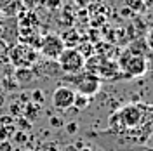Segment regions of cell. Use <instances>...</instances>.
<instances>
[{"mask_svg":"<svg viewBox=\"0 0 153 151\" xmlns=\"http://www.w3.org/2000/svg\"><path fill=\"white\" fill-rule=\"evenodd\" d=\"M57 64L61 66L63 71L76 75L85 66V56L75 47H66L63 50V54L59 56V59H57Z\"/></svg>","mask_w":153,"mask_h":151,"instance_id":"obj_1","label":"cell"},{"mask_svg":"<svg viewBox=\"0 0 153 151\" xmlns=\"http://www.w3.org/2000/svg\"><path fill=\"white\" fill-rule=\"evenodd\" d=\"M120 68H122V71L127 73L129 76H141V75L146 73L148 63H146L144 56H141L139 52L127 50L124 56L120 57Z\"/></svg>","mask_w":153,"mask_h":151,"instance_id":"obj_2","label":"cell"},{"mask_svg":"<svg viewBox=\"0 0 153 151\" xmlns=\"http://www.w3.org/2000/svg\"><path fill=\"white\" fill-rule=\"evenodd\" d=\"M65 49H66L65 40L59 37V35L49 33V35H45V37L40 40V52H42L44 57H47L51 61H57Z\"/></svg>","mask_w":153,"mask_h":151,"instance_id":"obj_3","label":"cell"},{"mask_svg":"<svg viewBox=\"0 0 153 151\" xmlns=\"http://www.w3.org/2000/svg\"><path fill=\"white\" fill-rule=\"evenodd\" d=\"M35 56H37V52L26 44H19L10 50V61L18 68H30L35 61Z\"/></svg>","mask_w":153,"mask_h":151,"instance_id":"obj_4","label":"cell"},{"mask_svg":"<svg viewBox=\"0 0 153 151\" xmlns=\"http://www.w3.org/2000/svg\"><path fill=\"white\" fill-rule=\"evenodd\" d=\"M75 90L70 87H57L52 92V106L56 110H70L73 106V99H75Z\"/></svg>","mask_w":153,"mask_h":151,"instance_id":"obj_5","label":"cell"},{"mask_svg":"<svg viewBox=\"0 0 153 151\" xmlns=\"http://www.w3.org/2000/svg\"><path fill=\"white\" fill-rule=\"evenodd\" d=\"M118 118H120V122L124 123L127 129H134V127H137L141 123V120H143V111L137 106L129 104V106H125L124 110L118 113Z\"/></svg>","mask_w":153,"mask_h":151,"instance_id":"obj_6","label":"cell"},{"mask_svg":"<svg viewBox=\"0 0 153 151\" xmlns=\"http://www.w3.org/2000/svg\"><path fill=\"white\" fill-rule=\"evenodd\" d=\"M99 87H101L99 78H96L92 75H84L82 78H76V92H80L84 95L92 97L99 90Z\"/></svg>","mask_w":153,"mask_h":151,"instance_id":"obj_7","label":"cell"},{"mask_svg":"<svg viewBox=\"0 0 153 151\" xmlns=\"http://www.w3.org/2000/svg\"><path fill=\"white\" fill-rule=\"evenodd\" d=\"M25 5L21 0H0V18L9 19V18H18L19 14H23Z\"/></svg>","mask_w":153,"mask_h":151,"instance_id":"obj_8","label":"cell"},{"mask_svg":"<svg viewBox=\"0 0 153 151\" xmlns=\"http://www.w3.org/2000/svg\"><path fill=\"white\" fill-rule=\"evenodd\" d=\"M33 76H35V73L31 68H18L16 70V82L19 85H28L33 80Z\"/></svg>","mask_w":153,"mask_h":151,"instance_id":"obj_9","label":"cell"},{"mask_svg":"<svg viewBox=\"0 0 153 151\" xmlns=\"http://www.w3.org/2000/svg\"><path fill=\"white\" fill-rule=\"evenodd\" d=\"M38 111H40V104H35V103H26L25 108H23V116L28 118L30 122H35L38 118Z\"/></svg>","mask_w":153,"mask_h":151,"instance_id":"obj_10","label":"cell"},{"mask_svg":"<svg viewBox=\"0 0 153 151\" xmlns=\"http://www.w3.org/2000/svg\"><path fill=\"white\" fill-rule=\"evenodd\" d=\"M89 103H91V97H89V95H84V94H80V92L75 94L73 106H75L76 110H85L87 106H89Z\"/></svg>","mask_w":153,"mask_h":151,"instance_id":"obj_11","label":"cell"},{"mask_svg":"<svg viewBox=\"0 0 153 151\" xmlns=\"http://www.w3.org/2000/svg\"><path fill=\"white\" fill-rule=\"evenodd\" d=\"M14 125H16L18 130H23V132H28L30 129H31V122H30L28 118H25L23 115L14 118Z\"/></svg>","mask_w":153,"mask_h":151,"instance_id":"obj_12","label":"cell"},{"mask_svg":"<svg viewBox=\"0 0 153 151\" xmlns=\"http://www.w3.org/2000/svg\"><path fill=\"white\" fill-rule=\"evenodd\" d=\"M10 139H14V142H16V144H25V142L28 141V134L23 132V130H16V132H14V135H12Z\"/></svg>","mask_w":153,"mask_h":151,"instance_id":"obj_13","label":"cell"},{"mask_svg":"<svg viewBox=\"0 0 153 151\" xmlns=\"http://www.w3.org/2000/svg\"><path fill=\"white\" fill-rule=\"evenodd\" d=\"M30 101H31V103H35V104H40V106H42V103L45 101V99H44V92H42L40 89H35V90L31 92V99H30Z\"/></svg>","mask_w":153,"mask_h":151,"instance_id":"obj_14","label":"cell"},{"mask_svg":"<svg viewBox=\"0 0 153 151\" xmlns=\"http://www.w3.org/2000/svg\"><path fill=\"white\" fill-rule=\"evenodd\" d=\"M9 111H10V116L16 118V116H21V115H23V108H21L18 103H12L9 106Z\"/></svg>","mask_w":153,"mask_h":151,"instance_id":"obj_15","label":"cell"},{"mask_svg":"<svg viewBox=\"0 0 153 151\" xmlns=\"http://www.w3.org/2000/svg\"><path fill=\"white\" fill-rule=\"evenodd\" d=\"M23 2V5H25V9H35L37 5H40L44 0H21Z\"/></svg>","mask_w":153,"mask_h":151,"instance_id":"obj_16","label":"cell"},{"mask_svg":"<svg viewBox=\"0 0 153 151\" xmlns=\"http://www.w3.org/2000/svg\"><path fill=\"white\" fill-rule=\"evenodd\" d=\"M65 129H66L68 134H75L76 130H78V123H76V122H70V123L65 125Z\"/></svg>","mask_w":153,"mask_h":151,"instance_id":"obj_17","label":"cell"},{"mask_svg":"<svg viewBox=\"0 0 153 151\" xmlns=\"http://www.w3.org/2000/svg\"><path fill=\"white\" fill-rule=\"evenodd\" d=\"M51 125H52V127H63V125H65V120L59 118V116H52V118H51Z\"/></svg>","mask_w":153,"mask_h":151,"instance_id":"obj_18","label":"cell"},{"mask_svg":"<svg viewBox=\"0 0 153 151\" xmlns=\"http://www.w3.org/2000/svg\"><path fill=\"white\" fill-rule=\"evenodd\" d=\"M12 144L9 141H0V151H12Z\"/></svg>","mask_w":153,"mask_h":151,"instance_id":"obj_19","label":"cell"},{"mask_svg":"<svg viewBox=\"0 0 153 151\" xmlns=\"http://www.w3.org/2000/svg\"><path fill=\"white\" fill-rule=\"evenodd\" d=\"M9 123H14V116L7 115V116H2L0 118V125H9Z\"/></svg>","mask_w":153,"mask_h":151,"instance_id":"obj_20","label":"cell"},{"mask_svg":"<svg viewBox=\"0 0 153 151\" xmlns=\"http://www.w3.org/2000/svg\"><path fill=\"white\" fill-rule=\"evenodd\" d=\"M148 45L153 49V30L150 31V33H148Z\"/></svg>","mask_w":153,"mask_h":151,"instance_id":"obj_21","label":"cell"},{"mask_svg":"<svg viewBox=\"0 0 153 151\" xmlns=\"http://www.w3.org/2000/svg\"><path fill=\"white\" fill-rule=\"evenodd\" d=\"M65 151H78V144H76V146H68Z\"/></svg>","mask_w":153,"mask_h":151,"instance_id":"obj_22","label":"cell"},{"mask_svg":"<svg viewBox=\"0 0 153 151\" xmlns=\"http://www.w3.org/2000/svg\"><path fill=\"white\" fill-rule=\"evenodd\" d=\"M4 103H5V97L0 94V106H4Z\"/></svg>","mask_w":153,"mask_h":151,"instance_id":"obj_23","label":"cell"},{"mask_svg":"<svg viewBox=\"0 0 153 151\" xmlns=\"http://www.w3.org/2000/svg\"><path fill=\"white\" fill-rule=\"evenodd\" d=\"M12 151H23L21 148H12Z\"/></svg>","mask_w":153,"mask_h":151,"instance_id":"obj_24","label":"cell"},{"mask_svg":"<svg viewBox=\"0 0 153 151\" xmlns=\"http://www.w3.org/2000/svg\"><path fill=\"white\" fill-rule=\"evenodd\" d=\"M82 151H91V150H87V148H85V150H82Z\"/></svg>","mask_w":153,"mask_h":151,"instance_id":"obj_25","label":"cell"}]
</instances>
